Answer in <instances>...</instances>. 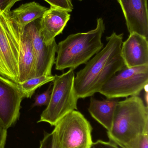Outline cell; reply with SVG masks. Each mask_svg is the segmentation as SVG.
<instances>
[{
    "label": "cell",
    "instance_id": "cell-2",
    "mask_svg": "<svg viewBox=\"0 0 148 148\" xmlns=\"http://www.w3.org/2000/svg\"><path fill=\"white\" fill-rule=\"evenodd\" d=\"M110 141L121 148H128L148 134V108L138 96L127 97L116 104L109 131Z\"/></svg>",
    "mask_w": 148,
    "mask_h": 148
},
{
    "label": "cell",
    "instance_id": "cell-8",
    "mask_svg": "<svg viewBox=\"0 0 148 148\" xmlns=\"http://www.w3.org/2000/svg\"><path fill=\"white\" fill-rule=\"evenodd\" d=\"M40 19L34 21L24 28L32 45L34 69V77L51 75L52 67L55 62L57 45L54 40L46 45L43 40L40 29Z\"/></svg>",
    "mask_w": 148,
    "mask_h": 148
},
{
    "label": "cell",
    "instance_id": "cell-15",
    "mask_svg": "<svg viewBox=\"0 0 148 148\" xmlns=\"http://www.w3.org/2000/svg\"><path fill=\"white\" fill-rule=\"evenodd\" d=\"M48 8L33 1L22 4L19 8L8 12L10 21L20 29L23 30L29 23L41 19Z\"/></svg>",
    "mask_w": 148,
    "mask_h": 148
},
{
    "label": "cell",
    "instance_id": "cell-16",
    "mask_svg": "<svg viewBox=\"0 0 148 148\" xmlns=\"http://www.w3.org/2000/svg\"><path fill=\"white\" fill-rule=\"evenodd\" d=\"M54 76L42 75L28 79L22 83L18 84L24 98H30L36 89L41 86L53 82Z\"/></svg>",
    "mask_w": 148,
    "mask_h": 148
},
{
    "label": "cell",
    "instance_id": "cell-13",
    "mask_svg": "<svg viewBox=\"0 0 148 148\" xmlns=\"http://www.w3.org/2000/svg\"><path fill=\"white\" fill-rule=\"evenodd\" d=\"M14 25L16 28L19 44V84L34 77V63L31 41L28 33L24 29L22 30Z\"/></svg>",
    "mask_w": 148,
    "mask_h": 148
},
{
    "label": "cell",
    "instance_id": "cell-11",
    "mask_svg": "<svg viewBox=\"0 0 148 148\" xmlns=\"http://www.w3.org/2000/svg\"><path fill=\"white\" fill-rule=\"evenodd\" d=\"M65 10L50 6L40 19V29L43 42L46 45L55 40L56 36L62 34L69 21L70 14Z\"/></svg>",
    "mask_w": 148,
    "mask_h": 148
},
{
    "label": "cell",
    "instance_id": "cell-4",
    "mask_svg": "<svg viewBox=\"0 0 148 148\" xmlns=\"http://www.w3.org/2000/svg\"><path fill=\"white\" fill-rule=\"evenodd\" d=\"M74 77L72 69L60 75H54L49 103L43 111L38 123H47L55 126L66 114L77 109L79 99L74 89Z\"/></svg>",
    "mask_w": 148,
    "mask_h": 148
},
{
    "label": "cell",
    "instance_id": "cell-22",
    "mask_svg": "<svg viewBox=\"0 0 148 148\" xmlns=\"http://www.w3.org/2000/svg\"><path fill=\"white\" fill-rule=\"evenodd\" d=\"M23 0H0V10L9 12L17 2Z\"/></svg>",
    "mask_w": 148,
    "mask_h": 148
},
{
    "label": "cell",
    "instance_id": "cell-17",
    "mask_svg": "<svg viewBox=\"0 0 148 148\" xmlns=\"http://www.w3.org/2000/svg\"><path fill=\"white\" fill-rule=\"evenodd\" d=\"M39 148H59L54 132L46 133L40 142Z\"/></svg>",
    "mask_w": 148,
    "mask_h": 148
},
{
    "label": "cell",
    "instance_id": "cell-5",
    "mask_svg": "<svg viewBox=\"0 0 148 148\" xmlns=\"http://www.w3.org/2000/svg\"><path fill=\"white\" fill-rule=\"evenodd\" d=\"M53 132L59 148H90L93 128L81 112L74 110L57 123Z\"/></svg>",
    "mask_w": 148,
    "mask_h": 148
},
{
    "label": "cell",
    "instance_id": "cell-7",
    "mask_svg": "<svg viewBox=\"0 0 148 148\" xmlns=\"http://www.w3.org/2000/svg\"><path fill=\"white\" fill-rule=\"evenodd\" d=\"M148 82V65L124 68L102 86L99 93L107 98H119L140 95Z\"/></svg>",
    "mask_w": 148,
    "mask_h": 148
},
{
    "label": "cell",
    "instance_id": "cell-23",
    "mask_svg": "<svg viewBox=\"0 0 148 148\" xmlns=\"http://www.w3.org/2000/svg\"><path fill=\"white\" fill-rule=\"evenodd\" d=\"M7 137V129L0 122V148H4Z\"/></svg>",
    "mask_w": 148,
    "mask_h": 148
},
{
    "label": "cell",
    "instance_id": "cell-12",
    "mask_svg": "<svg viewBox=\"0 0 148 148\" xmlns=\"http://www.w3.org/2000/svg\"><path fill=\"white\" fill-rule=\"evenodd\" d=\"M121 54L127 67L148 65L147 38L136 33L130 34L123 42Z\"/></svg>",
    "mask_w": 148,
    "mask_h": 148
},
{
    "label": "cell",
    "instance_id": "cell-10",
    "mask_svg": "<svg viewBox=\"0 0 148 148\" xmlns=\"http://www.w3.org/2000/svg\"><path fill=\"white\" fill-rule=\"evenodd\" d=\"M120 5L129 34L148 37L147 0H117Z\"/></svg>",
    "mask_w": 148,
    "mask_h": 148
},
{
    "label": "cell",
    "instance_id": "cell-6",
    "mask_svg": "<svg viewBox=\"0 0 148 148\" xmlns=\"http://www.w3.org/2000/svg\"><path fill=\"white\" fill-rule=\"evenodd\" d=\"M19 49L17 32L8 12L0 10V76L19 84Z\"/></svg>",
    "mask_w": 148,
    "mask_h": 148
},
{
    "label": "cell",
    "instance_id": "cell-21",
    "mask_svg": "<svg viewBox=\"0 0 148 148\" xmlns=\"http://www.w3.org/2000/svg\"><path fill=\"white\" fill-rule=\"evenodd\" d=\"M128 148H148V134L142 136L136 142Z\"/></svg>",
    "mask_w": 148,
    "mask_h": 148
},
{
    "label": "cell",
    "instance_id": "cell-3",
    "mask_svg": "<svg viewBox=\"0 0 148 148\" xmlns=\"http://www.w3.org/2000/svg\"><path fill=\"white\" fill-rule=\"evenodd\" d=\"M105 30L102 18L97 20L96 28L86 33L70 35L57 45L55 69L63 71L66 69L74 70L86 64L103 48L101 38Z\"/></svg>",
    "mask_w": 148,
    "mask_h": 148
},
{
    "label": "cell",
    "instance_id": "cell-18",
    "mask_svg": "<svg viewBox=\"0 0 148 148\" xmlns=\"http://www.w3.org/2000/svg\"><path fill=\"white\" fill-rule=\"evenodd\" d=\"M51 91L52 89L51 88L50 85L48 90L45 92L36 95L35 97V101L33 107L47 106L49 103Z\"/></svg>",
    "mask_w": 148,
    "mask_h": 148
},
{
    "label": "cell",
    "instance_id": "cell-9",
    "mask_svg": "<svg viewBox=\"0 0 148 148\" xmlns=\"http://www.w3.org/2000/svg\"><path fill=\"white\" fill-rule=\"evenodd\" d=\"M23 98L18 84L0 76V122L7 130L19 118Z\"/></svg>",
    "mask_w": 148,
    "mask_h": 148
},
{
    "label": "cell",
    "instance_id": "cell-14",
    "mask_svg": "<svg viewBox=\"0 0 148 148\" xmlns=\"http://www.w3.org/2000/svg\"><path fill=\"white\" fill-rule=\"evenodd\" d=\"M119 101L117 98H107L106 100H97L91 96L88 111L91 116L107 130L109 131L116 104Z\"/></svg>",
    "mask_w": 148,
    "mask_h": 148
},
{
    "label": "cell",
    "instance_id": "cell-24",
    "mask_svg": "<svg viewBox=\"0 0 148 148\" xmlns=\"http://www.w3.org/2000/svg\"><path fill=\"white\" fill-rule=\"evenodd\" d=\"M79 1H83V0H79Z\"/></svg>",
    "mask_w": 148,
    "mask_h": 148
},
{
    "label": "cell",
    "instance_id": "cell-19",
    "mask_svg": "<svg viewBox=\"0 0 148 148\" xmlns=\"http://www.w3.org/2000/svg\"><path fill=\"white\" fill-rule=\"evenodd\" d=\"M49 3L50 6L58 7L67 10L68 12H72L74 6L70 0H44Z\"/></svg>",
    "mask_w": 148,
    "mask_h": 148
},
{
    "label": "cell",
    "instance_id": "cell-20",
    "mask_svg": "<svg viewBox=\"0 0 148 148\" xmlns=\"http://www.w3.org/2000/svg\"><path fill=\"white\" fill-rule=\"evenodd\" d=\"M90 148H120L118 146L111 141L106 142L98 140L92 143Z\"/></svg>",
    "mask_w": 148,
    "mask_h": 148
},
{
    "label": "cell",
    "instance_id": "cell-1",
    "mask_svg": "<svg viewBox=\"0 0 148 148\" xmlns=\"http://www.w3.org/2000/svg\"><path fill=\"white\" fill-rule=\"evenodd\" d=\"M123 34L113 32L106 37L107 45L77 72L74 79L76 96L85 98L99 92L102 86L126 67L121 54Z\"/></svg>",
    "mask_w": 148,
    "mask_h": 148
}]
</instances>
